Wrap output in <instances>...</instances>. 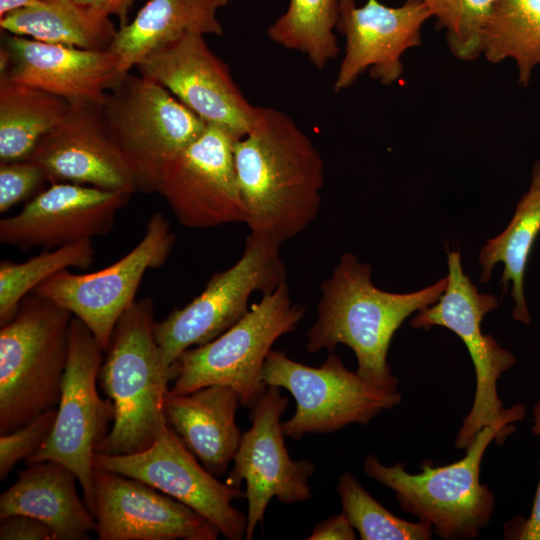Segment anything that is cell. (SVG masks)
I'll return each instance as SVG.
<instances>
[{"label": "cell", "instance_id": "obj_1", "mask_svg": "<svg viewBox=\"0 0 540 540\" xmlns=\"http://www.w3.org/2000/svg\"><path fill=\"white\" fill-rule=\"evenodd\" d=\"M237 181L250 232L282 244L318 216L323 159L286 113L258 106L250 129L233 144Z\"/></svg>", "mask_w": 540, "mask_h": 540}, {"label": "cell", "instance_id": "obj_2", "mask_svg": "<svg viewBox=\"0 0 540 540\" xmlns=\"http://www.w3.org/2000/svg\"><path fill=\"white\" fill-rule=\"evenodd\" d=\"M371 266L345 253L331 276L321 284L317 317L307 332L306 349L332 352L339 344L350 347L357 359L356 373L367 383L391 392L398 379L387 363L391 340L415 311L441 297L447 278L411 293H391L377 288Z\"/></svg>", "mask_w": 540, "mask_h": 540}, {"label": "cell", "instance_id": "obj_3", "mask_svg": "<svg viewBox=\"0 0 540 540\" xmlns=\"http://www.w3.org/2000/svg\"><path fill=\"white\" fill-rule=\"evenodd\" d=\"M154 305L135 300L117 321L104 351L99 381L113 402L110 431L96 453L132 454L147 449L167 424L163 412L178 362L168 365L155 338Z\"/></svg>", "mask_w": 540, "mask_h": 540}, {"label": "cell", "instance_id": "obj_4", "mask_svg": "<svg viewBox=\"0 0 540 540\" xmlns=\"http://www.w3.org/2000/svg\"><path fill=\"white\" fill-rule=\"evenodd\" d=\"M526 408L484 427L466 449L464 458L452 464L434 467L421 464V471L411 474L403 463L382 464L374 455H367L364 471L367 476L393 490L400 508L429 522L442 539H472L480 535L490 522L495 497L480 482V466L489 444L501 443L514 432Z\"/></svg>", "mask_w": 540, "mask_h": 540}, {"label": "cell", "instance_id": "obj_5", "mask_svg": "<svg viewBox=\"0 0 540 540\" xmlns=\"http://www.w3.org/2000/svg\"><path fill=\"white\" fill-rule=\"evenodd\" d=\"M73 315L33 292L0 329V434L59 403Z\"/></svg>", "mask_w": 540, "mask_h": 540}, {"label": "cell", "instance_id": "obj_6", "mask_svg": "<svg viewBox=\"0 0 540 540\" xmlns=\"http://www.w3.org/2000/svg\"><path fill=\"white\" fill-rule=\"evenodd\" d=\"M304 314L305 308L292 302L287 282L282 283L217 338L186 350L177 361L178 373L169 392L183 395L226 385L237 393L240 405L251 409L268 388L262 370L273 344L292 332Z\"/></svg>", "mask_w": 540, "mask_h": 540}, {"label": "cell", "instance_id": "obj_7", "mask_svg": "<svg viewBox=\"0 0 540 540\" xmlns=\"http://www.w3.org/2000/svg\"><path fill=\"white\" fill-rule=\"evenodd\" d=\"M100 109L128 163L138 191H157L167 163L204 132L207 124L151 78L126 73Z\"/></svg>", "mask_w": 540, "mask_h": 540}, {"label": "cell", "instance_id": "obj_8", "mask_svg": "<svg viewBox=\"0 0 540 540\" xmlns=\"http://www.w3.org/2000/svg\"><path fill=\"white\" fill-rule=\"evenodd\" d=\"M103 353L89 328L73 316L55 423L46 442L25 460L26 464L56 461L68 467L76 475L83 500L93 516V458L115 415L113 402L102 399L97 390Z\"/></svg>", "mask_w": 540, "mask_h": 540}, {"label": "cell", "instance_id": "obj_9", "mask_svg": "<svg viewBox=\"0 0 540 540\" xmlns=\"http://www.w3.org/2000/svg\"><path fill=\"white\" fill-rule=\"evenodd\" d=\"M281 244L251 233L241 257L215 273L204 290L186 306L156 322L155 338L164 361L173 365L188 349L204 345L235 325L249 311L255 292L262 295L286 282Z\"/></svg>", "mask_w": 540, "mask_h": 540}, {"label": "cell", "instance_id": "obj_10", "mask_svg": "<svg viewBox=\"0 0 540 540\" xmlns=\"http://www.w3.org/2000/svg\"><path fill=\"white\" fill-rule=\"evenodd\" d=\"M447 286L434 304L423 308L411 319L415 329L445 327L463 341L476 373V390L470 412L464 418L455 439L458 449L466 450L486 426L523 408L515 404L505 408L497 393V381L514 366L515 356L481 330L484 316L498 308L493 294L480 293L464 273L459 250L447 253Z\"/></svg>", "mask_w": 540, "mask_h": 540}, {"label": "cell", "instance_id": "obj_11", "mask_svg": "<svg viewBox=\"0 0 540 540\" xmlns=\"http://www.w3.org/2000/svg\"><path fill=\"white\" fill-rule=\"evenodd\" d=\"M262 380L267 386L287 390L295 399L294 414L282 423L284 435L294 440L310 433L336 432L353 423L368 424L401 401L400 392L367 383L333 352L321 366L312 367L272 349Z\"/></svg>", "mask_w": 540, "mask_h": 540}, {"label": "cell", "instance_id": "obj_12", "mask_svg": "<svg viewBox=\"0 0 540 540\" xmlns=\"http://www.w3.org/2000/svg\"><path fill=\"white\" fill-rule=\"evenodd\" d=\"M175 239L169 220L155 212L138 244L113 264L83 274L62 270L38 285L33 293L81 320L105 351L117 321L134 303L143 276L166 262Z\"/></svg>", "mask_w": 540, "mask_h": 540}, {"label": "cell", "instance_id": "obj_13", "mask_svg": "<svg viewBox=\"0 0 540 540\" xmlns=\"http://www.w3.org/2000/svg\"><path fill=\"white\" fill-rule=\"evenodd\" d=\"M94 469L142 481L189 506L229 540L245 538L246 515L232 502L240 487L221 482L184 445L167 423L145 450L132 454L95 453Z\"/></svg>", "mask_w": 540, "mask_h": 540}, {"label": "cell", "instance_id": "obj_14", "mask_svg": "<svg viewBox=\"0 0 540 540\" xmlns=\"http://www.w3.org/2000/svg\"><path fill=\"white\" fill-rule=\"evenodd\" d=\"M287 405L280 388L268 386L251 408V427L242 434L233 467L225 480L235 487L245 482L246 540H251L256 527L263 523L273 498L282 504H293L312 497L308 481L315 465L304 459L293 460L284 442L281 416Z\"/></svg>", "mask_w": 540, "mask_h": 540}, {"label": "cell", "instance_id": "obj_15", "mask_svg": "<svg viewBox=\"0 0 540 540\" xmlns=\"http://www.w3.org/2000/svg\"><path fill=\"white\" fill-rule=\"evenodd\" d=\"M235 140L226 130L207 125L163 169L156 192L181 225L206 229L245 223L233 156Z\"/></svg>", "mask_w": 540, "mask_h": 540}, {"label": "cell", "instance_id": "obj_16", "mask_svg": "<svg viewBox=\"0 0 540 540\" xmlns=\"http://www.w3.org/2000/svg\"><path fill=\"white\" fill-rule=\"evenodd\" d=\"M135 68L169 90L207 125L237 139L255 119L258 106L247 100L202 35H184L148 54Z\"/></svg>", "mask_w": 540, "mask_h": 540}, {"label": "cell", "instance_id": "obj_17", "mask_svg": "<svg viewBox=\"0 0 540 540\" xmlns=\"http://www.w3.org/2000/svg\"><path fill=\"white\" fill-rule=\"evenodd\" d=\"M431 18L422 4L404 0L390 7L379 0L357 6L342 0L336 30L345 38V52L333 84L335 92L352 86L366 71L383 85L401 77L403 54L421 45V30Z\"/></svg>", "mask_w": 540, "mask_h": 540}, {"label": "cell", "instance_id": "obj_18", "mask_svg": "<svg viewBox=\"0 0 540 540\" xmlns=\"http://www.w3.org/2000/svg\"><path fill=\"white\" fill-rule=\"evenodd\" d=\"M132 193L52 183L16 215L0 220V241L20 250L54 249L108 234Z\"/></svg>", "mask_w": 540, "mask_h": 540}, {"label": "cell", "instance_id": "obj_19", "mask_svg": "<svg viewBox=\"0 0 540 540\" xmlns=\"http://www.w3.org/2000/svg\"><path fill=\"white\" fill-rule=\"evenodd\" d=\"M96 533L100 540H216L205 517L137 479L94 469Z\"/></svg>", "mask_w": 540, "mask_h": 540}, {"label": "cell", "instance_id": "obj_20", "mask_svg": "<svg viewBox=\"0 0 540 540\" xmlns=\"http://www.w3.org/2000/svg\"><path fill=\"white\" fill-rule=\"evenodd\" d=\"M29 159L51 184L72 183L132 194L138 191L131 169L105 125L100 104L72 105Z\"/></svg>", "mask_w": 540, "mask_h": 540}, {"label": "cell", "instance_id": "obj_21", "mask_svg": "<svg viewBox=\"0 0 540 540\" xmlns=\"http://www.w3.org/2000/svg\"><path fill=\"white\" fill-rule=\"evenodd\" d=\"M8 67L0 81L38 88L71 105L102 104L123 77L110 50L94 51L42 42L2 31Z\"/></svg>", "mask_w": 540, "mask_h": 540}, {"label": "cell", "instance_id": "obj_22", "mask_svg": "<svg viewBox=\"0 0 540 540\" xmlns=\"http://www.w3.org/2000/svg\"><path fill=\"white\" fill-rule=\"evenodd\" d=\"M239 404L237 393L221 384L183 395L168 391L164 400L163 412L169 426L216 477L226 473L242 438L236 423Z\"/></svg>", "mask_w": 540, "mask_h": 540}, {"label": "cell", "instance_id": "obj_23", "mask_svg": "<svg viewBox=\"0 0 540 540\" xmlns=\"http://www.w3.org/2000/svg\"><path fill=\"white\" fill-rule=\"evenodd\" d=\"M76 475L56 461L28 464L0 496V518L26 515L47 524L55 540H87L96 520L76 489Z\"/></svg>", "mask_w": 540, "mask_h": 540}, {"label": "cell", "instance_id": "obj_24", "mask_svg": "<svg viewBox=\"0 0 540 540\" xmlns=\"http://www.w3.org/2000/svg\"><path fill=\"white\" fill-rule=\"evenodd\" d=\"M229 0H148L132 22L119 27L110 50L124 76L154 50L184 35L223 34L217 11Z\"/></svg>", "mask_w": 540, "mask_h": 540}, {"label": "cell", "instance_id": "obj_25", "mask_svg": "<svg viewBox=\"0 0 540 540\" xmlns=\"http://www.w3.org/2000/svg\"><path fill=\"white\" fill-rule=\"evenodd\" d=\"M540 232V161L532 168L531 182L520 198L514 215L507 227L496 237L487 240L479 253L482 267L480 281L490 280L494 266L504 265L500 284L502 293L511 283L514 301L512 315L516 321L529 324L531 315L524 293V275L531 249Z\"/></svg>", "mask_w": 540, "mask_h": 540}, {"label": "cell", "instance_id": "obj_26", "mask_svg": "<svg viewBox=\"0 0 540 540\" xmlns=\"http://www.w3.org/2000/svg\"><path fill=\"white\" fill-rule=\"evenodd\" d=\"M0 28L42 42L94 51L108 50L118 31L110 17L76 0H40L1 17Z\"/></svg>", "mask_w": 540, "mask_h": 540}, {"label": "cell", "instance_id": "obj_27", "mask_svg": "<svg viewBox=\"0 0 540 540\" xmlns=\"http://www.w3.org/2000/svg\"><path fill=\"white\" fill-rule=\"evenodd\" d=\"M71 107L65 99L44 90L0 81V162L29 159Z\"/></svg>", "mask_w": 540, "mask_h": 540}, {"label": "cell", "instance_id": "obj_28", "mask_svg": "<svg viewBox=\"0 0 540 540\" xmlns=\"http://www.w3.org/2000/svg\"><path fill=\"white\" fill-rule=\"evenodd\" d=\"M482 55L491 63L513 60L519 84L529 85L540 66V0H498L484 28Z\"/></svg>", "mask_w": 540, "mask_h": 540}, {"label": "cell", "instance_id": "obj_29", "mask_svg": "<svg viewBox=\"0 0 540 540\" xmlns=\"http://www.w3.org/2000/svg\"><path fill=\"white\" fill-rule=\"evenodd\" d=\"M342 0H289L286 11L267 30L269 39L304 54L323 69L340 48L334 30Z\"/></svg>", "mask_w": 540, "mask_h": 540}, {"label": "cell", "instance_id": "obj_30", "mask_svg": "<svg viewBox=\"0 0 540 540\" xmlns=\"http://www.w3.org/2000/svg\"><path fill=\"white\" fill-rule=\"evenodd\" d=\"M92 239H83L42 253L24 261L0 263V325L16 313L21 301L52 275L69 268L86 269L94 261Z\"/></svg>", "mask_w": 540, "mask_h": 540}, {"label": "cell", "instance_id": "obj_31", "mask_svg": "<svg viewBox=\"0 0 540 540\" xmlns=\"http://www.w3.org/2000/svg\"><path fill=\"white\" fill-rule=\"evenodd\" d=\"M336 490L342 512L362 540H429L433 527L424 520L410 522L397 517L373 498L350 473H343Z\"/></svg>", "mask_w": 540, "mask_h": 540}, {"label": "cell", "instance_id": "obj_32", "mask_svg": "<svg viewBox=\"0 0 540 540\" xmlns=\"http://www.w3.org/2000/svg\"><path fill=\"white\" fill-rule=\"evenodd\" d=\"M426 7L439 28L445 30L447 46L459 60L473 61L483 53V33L498 0H411Z\"/></svg>", "mask_w": 540, "mask_h": 540}, {"label": "cell", "instance_id": "obj_33", "mask_svg": "<svg viewBox=\"0 0 540 540\" xmlns=\"http://www.w3.org/2000/svg\"><path fill=\"white\" fill-rule=\"evenodd\" d=\"M57 415L52 407L30 423L0 434V479L3 481L20 461L33 456L48 439Z\"/></svg>", "mask_w": 540, "mask_h": 540}, {"label": "cell", "instance_id": "obj_34", "mask_svg": "<svg viewBox=\"0 0 540 540\" xmlns=\"http://www.w3.org/2000/svg\"><path fill=\"white\" fill-rule=\"evenodd\" d=\"M45 181L43 170L30 159L0 162V212L30 198Z\"/></svg>", "mask_w": 540, "mask_h": 540}, {"label": "cell", "instance_id": "obj_35", "mask_svg": "<svg viewBox=\"0 0 540 540\" xmlns=\"http://www.w3.org/2000/svg\"><path fill=\"white\" fill-rule=\"evenodd\" d=\"M1 540H55L52 529L30 516L16 514L0 518Z\"/></svg>", "mask_w": 540, "mask_h": 540}, {"label": "cell", "instance_id": "obj_36", "mask_svg": "<svg viewBox=\"0 0 540 540\" xmlns=\"http://www.w3.org/2000/svg\"><path fill=\"white\" fill-rule=\"evenodd\" d=\"M532 432L540 436V401L533 407ZM505 536L509 539L540 540V479L529 516L526 519L507 523Z\"/></svg>", "mask_w": 540, "mask_h": 540}, {"label": "cell", "instance_id": "obj_37", "mask_svg": "<svg viewBox=\"0 0 540 540\" xmlns=\"http://www.w3.org/2000/svg\"><path fill=\"white\" fill-rule=\"evenodd\" d=\"M355 529L343 512L317 523L309 540H354Z\"/></svg>", "mask_w": 540, "mask_h": 540}, {"label": "cell", "instance_id": "obj_38", "mask_svg": "<svg viewBox=\"0 0 540 540\" xmlns=\"http://www.w3.org/2000/svg\"><path fill=\"white\" fill-rule=\"evenodd\" d=\"M90 10L106 16H115L120 27L128 24V12L135 0H76Z\"/></svg>", "mask_w": 540, "mask_h": 540}, {"label": "cell", "instance_id": "obj_39", "mask_svg": "<svg viewBox=\"0 0 540 540\" xmlns=\"http://www.w3.org/2000/svg\"><path fill=\"white\" fill-rule=\"evenodd\" d=\"M40 0H0V18L20 8L37 5Z\"/></svg>", "mask_w": 540, "mask_h": 540}]
</instances>
